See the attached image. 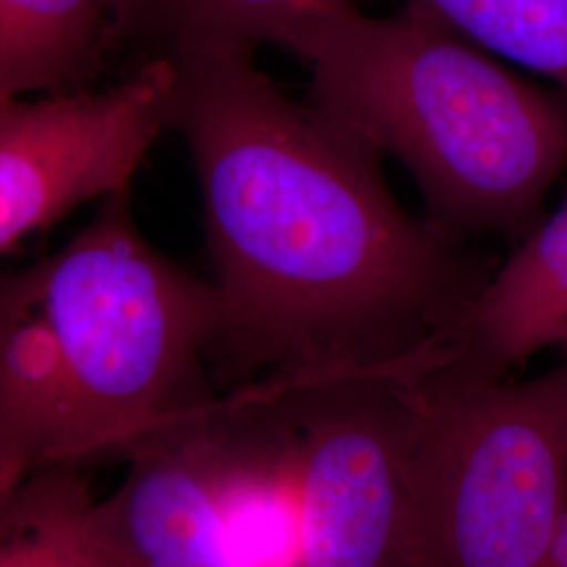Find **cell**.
Returning a JSON list of instances; mask_svg holds the SVG:
<instances>
[{
	"label": "cell",
	"instance_id": "cell-11",
	"mask_svg": "<svg viewBox=\"0 0 567 567\" xmlns=\"http://www.w3.org/2000/svg\"><path fill=\"white\" fill-rule=\"evenodd\" d=\"M0 567H128L79 466L23 473L0 492Z\"/></svg>",
	"mask_w": 567,
	"mask_h": 567
},
{
	"label": "cell",
	"instance_id": "cell-9",
	"mask_svg": "<svg viewBox=\"0 0 567 567\" xmlns=\"http://www.w3.org/2000/svg\"><path fill=\"white\" fill-rule=\"evenodd\" d=\"M567 343V198L492 269L461 330L458 362L489 377Z\"/></svg>",
	"mask_w": 567,
	"mask_h": 567
},
{
	"label": "cell",
	"instance_id": "cell-14",
	"mask_svg": "<svg viewBox=\"0 0 567 567\" xmlns=\"http://www.w3.org/2000/svg\"><path fill=\"white\" fill-rule=\"evenodd\" d=\"M538 567H567V513L553 536L543 564Z\"/></svg>",
	"mask_w": 567,
	"mask_h": 567
},
{
	"label": "cell",
	"instance_id": "cell-15",
	"mask_svg": "<svg viewBox=\"0 0 567 567\" xmlns=\"http://www.w3.org/2000/svg\"><path fill=\"white\" fill-rule=\"evenodd\" d=\"M23 473H28V471H23L18 465H13V463H9V461H4V458H0V492L4 489V487L11 486L16 480H20Z\"/></svg>",
	"mask_w": 567,
	"mask_h": 567
},
{
	"label": "cell",
	"instance_id": "cell-6",
	"mask_svg": "<svg viewBox=\"0 0 567 567\" xmlns=\"http://www.w3.org/2000/svg\"><path fill=\"white\" fill-rule=\"evenodd\" d=\"M175 70L156 53L102 91L0 100V255L76 206L131 189L171 128Z\"/></svg>",
	"mask_w": 567,
	"mask_h": 567
},
{
	"label": "cell",
	"instance_id": "cell-4",
	"mask_svg": "<svg viewBox=\"0 0 567 567\" xmlns=\"http://www.w3.org/2000/svg\"><path fill=\"white\" fill-rule=\"evenodd\" d=\"M567 513V358L527 381L454 362L416 385L404 567H538Z\"/></svg>",
	"mask_w": 567,
	"mask_h": 567
},
{
	"label": "cell",
	"instance_id": "cell-7",
	"mask_svg": "<svg viewBox=\"0 0 567 567\" xmlns=\"http://www.w3.org/2000/svg\"><path fill=\"white\" fill-rule=\"evenodd\" d=\"M213 398L124 454V480L103 507L128 567H231L215 477Z\"/></svg>",
	"mask_w": 567,
	"mask_h": 567
},
{
	"label": "cell",
	"instance_id": "cell-5",
	"mask_svg": "<svg viewBox=\"0 0 567 567\" xmlns=\"http://www.w3.org/2000/svg\"><path fill=\"white\" fill-rule=\"evenodd\" d=\"M301 513V567H404L416 385L377 377L282 381Z\"/></svg>",
	"mask_w": 567,
	"mask_h": 567
},
{
	"label": "cell",
	"instance_id": "cell-2",
	"mask_svg": "<svg viewBox=\"0 0 567 567\" xmlns=\"http://www.w3.org/2000/svg\"><path fill=\"white\" fill-rule=\"evenodd\" d=\"M213 282L143 238L131 189L55 255L0 274V458L23 471L122 456L213 393Z\"/></svg>",
	"mask_w": 567,
	"mask_h": 567
},
{
	"label": "cell",
	"instance_id": "cell-13",
	"mask_svg": "<svg viewBox=\"0 0 567 567\" xmlns=\"http://www.w3.org/2000/svg\"><path fill=\"white\" fill-rule=\"evenodd\" d=\"M405 7L567 93V0H405Z\"/></svg>",
	"mask_w": 567,
	"mask_h": 567
},
{
	"label": "cell",
	"instance_id": "cell-1",
	"mask_svg": "<svg viewBox=\"0 0 567 567\" xmlns=\"http://www.w3.org/2000/svg\"><path fill=\"white\" fill-rule=\"evenodd\" d=\"M173 61L171 128L203 196L219 301L208 360L259 381H423L461 355L492 269L429 215L404 210L381 158L290 100L255 49L192 42Z\"/></svg>",
	"mask_w": 567,
	"mask_h": 567
},
{
	"label": "cell",
	"instance_id": "cell-3",
	"mask_svg": "<svg viewBox=\"0 0 567 567\" xmlns=\"http://www.w3.org/2000/svg\"><path fill=\"white\" fill-rule=\"evenodd\" d=\"M280 49L307 68L326 122L404 164L431 219L466 240L536 224L567 166V97L410 7L391 18L355 4L320 11Z\"/></svg>",
	"mask_w": 567,
	"mask_h": 567
},
{
	"label": "cell",
	"instance_id": "cell-8",
	"mask_svg": "<svg viewBox=\"0 0 567 567\" xmlns=\"http://www.w3.org/2000/svg\"><path fill=\"white\" fill-rule=\"evenodd\" d=\"M210 423L231 567H301V486L286 385L259 381L215 395Z\"/></svg>",
	"mask_w": 567,
	"mask_h": 567
},
{
	"label": "cell",
	"instance_id": "cell-12",
	"mask_svg": "<svg viewBox=\"0 0 567 567\" xmlns=\"http://www.w3.org/2000/svg\"><path fill=\"white\" fill-rule=\"evenodd\" d=\"M355 0H124L128 42H154V53L210 42L282 47L301 21Z\"/></svg>",
	"mask_w": 567,
	"mask_h": 567
},
{
	"label": "cell",
	"instance_id": "cell-10",
	"mask_svg": "<svg viewBox=\"0 0 567 567\" xmlns=\"http://www.w3.org/2000/svg\"><path fill=\"white\" fill-rule=\"evenodd\" d=\"M124 42V0H0V100L91 89Z\"/></svg>",
	"mask_w": 567,
	"mask_h": 567
}]
</instances>
